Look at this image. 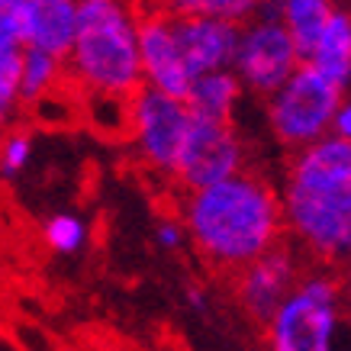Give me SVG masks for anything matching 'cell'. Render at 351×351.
<instances>
[{
	"label": "cell",
	"instance_id": "6da1fadb",
	"mask_svg": "<svg viewBox=\"0 0 351 351\" xmlns=\"http://www.w3.org/2000/svg\"><path fill=\"white\" fill-rule=\"evenodd\" d=\"M181 223L203 261L232 277L287 242L280 191L255 171H242L206 191L184 193Z\"/></svg>",
	"mask_w": 351,
	"mask_h": 351
},
{
	"label": "cell",
	"instance_id": "7a4b0ae2",
	"mask_svg": "<svg viewBox=\"0 0 351 351\" xmlns=\"http://www.w3.org/2000/svg\"><path fill=\"white\" fill-rule=\"evenodd\" d=\"M280 200L290 242L303 255L335 271L351 261V142L329 136L293 152Z\"/></svg>",
	"mask_w": 351,
	"mask_h": 351
},
{
	"label": "cell",
	"instance_id": "3957f363",
	"mask_svg": "<svg viewBox=\"0 0 351 351\" xmlns=\"http://www.w3.org/2000/svg\"><path fill=\"white\" fill-rule=\"evenodd\" d=\"M64 68L81 94L136 97L145 87L138 55V13L113 0L77 3V36Z\"/></svg>",
	"mask_w": 351,
	"mask_h": 351
},
{
	"label": "cell",
	"instance_id": "277c9868",
	"mask_svg": "<svg viewBox=\"0 0 351 351\" xmlns=\"http://www.w3.org/2000/svg\"><path fill=\"white\" fill-rule=\"evenodd\" d=\"M348 316L339 271L316 265L265 326V345L267 351H335Z\"/></svg>",
	"mask_w": 351,
	"mask_h": 351
},
{
	"label": "cell",
	"instance_id": "5b68a950",
	"mask_svg": "<svg viewBox=\"0 0 351 351\" xmlns=\"http://www.w3.org/2000/svg\"><path fill=\"white\" fill-rule=\"evenodd\" d=\"M345 94L348 90L322 77L313 64H303L274 97H267V126L277 142L290 149V155L303 152L335 136V119L345 104Z\"/></svg>",
	"mask_w": 351,
	"mask_h": 351
},
{
	"label": "cell",
	"instance_id": "8992f818",
	"mask_svg": "<svg viewBox=\"0 0 351 351\" xmlns=\"http://www.w3.org/2000/svg\"><path fill=\"white\" fill-rule=\"evenodd\" d=\"M303 68L297 43L284 26V3H258L255 20L242 26L232 71L245 90L258 97H274Z\"/></svg>",
	"mask_w": 351,
	"mask_h": 351
},
{
	"label": "cell",
	"instance_id": "52a82bcc",
	"mask_svg": "<svg viewBox=\"0 0 351 351\" xmlns=\"http://www.w3.org/2000/svg\"><path fill=\"white\" fill-rule=\"evenodd\" d=\"M132 145H136L142 165L152 171H158L165 178H178V165H181V152L191 132L193 113L191 107L155 90V87H142L132 97Z\"/></svg>",
	"mask_w": 351,
	"mask_h": 351
},
{
	"label": "cell",
	"instance_id": "ba28073f",
	"mask_svg": "<svg viewBox=\"0 0 351 351\" xmlns=\"http://www.w3.org/2000/svg\"><path fill=\"white\" fill-rule=\"evenodd\" d=\"M242 171H245V145L232 123L193 117L174 184L184 187V193H193L216 187V184L229 181V178L242 174Z\"/></svg>",
	"mask_w": 351,
	"mask_h": 351
},
{
	"label": "cell",
	"instance_id": "9c48e42d",
	"mask_svg": "<svg viewBox=\"0 0 351 351\" xmlns=\"http://www.w3.org/2000/svg\"><path fill=\"white\" fill-rule=\"evenodd\" d=\"M309 267H303V252L293 242H280L267 255L252 261L232 277L235 303L258 326H267L287 297L297 290Z\"/></svg>",
	"mask_w": 351,
	"mask_h": 351
},
{
	"label": "cell",
	"instance_id": "30bf717a",
	"mask_svg": "<svg viewBox=\"0 0 351 351\" xmlns=\"http://www.w3.org/2000/svg\"><path fill=\"white\" fill-rule=\"evenodd\" d=\"M168 13H171V26H174V39L181 45V55L193 77L232 68L235 52H239V39H242V26L206 16V13L184 10L181 3H171Z\"/></svg>",
	"mask_w": 351,
	"mask_h": 351
},
{
	"label": "cell",
	"instance_id": "8fae6325",
	"mask_svg": "<svg viewBox=\"0 0 351 351\" xmlns=\"http://www.w3.org/2000/svg\"><path fill=\"white\" fill-rule=\"evenodd\" d=\"M138 55H142V81L161 94L187 100L193 75L174 39L171 13L165 10H138Z\"/></svg>",
	"mask_w": 351,
	"mask_h": 351
},
{
	"label": "cell",
	"instance_id": "7c38bea8",
	"mask_svg": "<svg viewBox=\"0 0 351 351\" xmlns=\"http://www.w3.org/2000/svg\"><path fill=\"white\" fill-rule=\"evenodd\" d=\"M23 26H26V49H39L58 62H68L77 36V3L23 0Z\"/></svg>",
	"mask_w": 351,
	"mask_h": 351
},
{
	"label": "cell",
	"instance_id": "4fadbf2b",
	"mask_svg": "<svg viewBox=\"0 0 351 351\" xmlns=\"http://www.w3.org/2000/svg\"><path fill=\"white\" fill-rule=\"evenodd\" d=\"M306 64H313L322 77H329L341 90H351V10H341V7L332 10L329 26Z\"/></svg>",
	"mask_w": 351,
	"mask_h": 351
},
{
	"label": "cell",
	"instance_id": "5bb4252c",
	"mask_svg": "<svg viewBox=\"0 0 351 351\" xmlns=\"http://www.w3.org/2000/svg\"><path fill=\"white\" fill-rule=\"evenodd\" d=\"M245 87L242 81L235 77V71H210V75L193 77L191 90H187V107H191L193 117H206V119H223V123H232V113L242 100Z\"/></svg>",
	"mask_w": 351,
	"mask_h": 351
},
{
	"label": "cell",
	"instance_id": "9a60e30c",
	"mask_svg": "<svg viewBox=\"0 0 351 351\" xmlns=\"http://www.w3.org/2000/svg\"><path fill=\"white\" fill-rule=\"evenodd\" d=\"M332 3L326 0H287L284 3V26H287L290 39L297 43L303 64L309 62V55L316 52L322 32L332 20Z\"/></svg>",
	"mask_w": 351,
	"mask_h": 351
},
{
	"label": "cell",
	"instance_id": "2e32d148",
	"mask_svg": "<svg viewBox=\"0 0 351 351\" xmlns=\"http://www.w3.org/2000/svg\"><path fill=\"white\" fill-rule=\"evenodd\" d=\"M64 62L52 58V55L39 52V49H26L23 58V84H20V104H39L43 97H49L52 90L62 87L64 77Z\"/></svg>",
	"mask_w": 351,
	"mask_h": 351
},
{
	"label": "cell",
	"instance_id": "e0dca14e",
	"mask_svg": "<svg viewBox=\"0 0 351 351\" xmlns=\"http://www.w3.org/2000/svg\"><path fill=\"white\" fill-rule=\"evenodd\" d=\"M43 239L55 255H75L87 242V223L75 213H52L43 223Z\"/></svg>",
	"mask_w": 351,
	"mask_h": 351
},
{
	"label": "cell",
	"instance_id": "ac0fdd59",
	"mask_svg": "<svg viewBox=\"0 0 351 351\" xmlns=\"http://www.w3.org/2000/svg\"><path fill=\"white\" fill-rule=\"evenodd\" d=\"M32 155V136L26 129H10L0 138V178H16Z\"/></svg>",
	"mask_w": 351,
	"mask_h": 351
},
{
	"label": "cell",
	"instance_id": "d6986e66",
	"mask_svg": "<svg viewBox=\"0 0 351 351\" xmlns=\"http://www.w3.org/2000/svg\"><path fill=\"white\" fill-rule=\"evenodd\" d=\"M23 58H26V49H0V97L10 100L13 107L20 104Z\"/></svg>",
	"mask_w": 351,
	"mask_h": 351
},
{
	"label": "cell",
	"instance_id": "ffe728a7",
	"mask_svg": "<svg viewBox=\"0 0 351 351\" xmlns=\"http://www.w3.org/2000/svg\"><path fill=\"white\" fill-rule=\"evenodd\" d=\"M0 49H26L23 0H0Z\"/></svg>",
	"mask_w": 351,
	"mask_h": 351
},
{
	"label": "cell",
	"instance_id": "44dd1931",
	"mask_svg": "<svg viewBox=\"0 0 351 351\" xmlns=\"http://www.w3.org/2000/svg\"><path fill=\"white\" fill-rule=\"evenodd\" d=\"M184 235H187V229H184L181 219H161L155 226V239H158L161 248H178L184 242Z\"/></svg>",
	"mask_w": 351,
	"mask_h": 351
},
{
	"label": "cell",
	"instance_id": "7402d4cb",
	"mask_svg": "<svg viewBox=\"0 0 351 351\" xmlns=\"http://www.w3.org/2000/svg\"><path fill=\"white\" fill-rule=\"evenodd\" d=\"M335 136L351 142V90L345 94V104L339 110V119H335Z\"/></svg>",
	"mask_w": 351,
	"mask_h": 351
},
{
	"label": "cell",
	"instance_id": "603a6c76",
	"mask_svg": "<svg viewBox=\"0 0 351 351\" xmlns=\"http://www.w3.org/2000/svg\"><path fill=\"white\" fill-rule=\"evenodd\" d=\"M339 280H341V293H345V306L351 313V261H345L339 267Z\"/></svg>",
	"mask_w": 351,
	"mask_h": 351
},
{
	"label": "cell",
	"instance_id": "cb8c5ba5",
	"mask_svg": "<svg viewBox=\"0 0 351 351\" xmlns=\"http://www.w3.org/2000/svg\"><path fill=\"white\" fill-rule=\"evenodd\" d=\"M187 303H191L193 309H206V293H203V290H197V287H187Z\"/></svg>",
	"mask_w": 351,
	"mask_h": 351
},
{
	"label": "cell",
	"instance_id": "d4e9b609",
	"mask_svg": "<svg viewBox=\"0 0 351 351\" xmlns=\"http://www.w3.org/2000/svg\"><path fill=\"white\" fill-rule=\"evenodd\" d=\"M335 351H351V316H348V322H345V329H341Z\"/></svg>",
	"mask_w": 351,
	"mask_h": 351
},
{
	"label": "cell",
	"instance_id": "484cf974",
	"mask_svg": "<svg viewBox=\"0 0 351 351\" xmlns=\"http://www.w3.org/2000/svg\"><path fill=\"white\" fill-rule=\"evenodd\" d=\"M10 110H13V104H10V100H3V97H0V129H3L7 117H10Z\"/></svg>",
	"mask_w": 351,
	"mask_h": 351
}]
</instances>
